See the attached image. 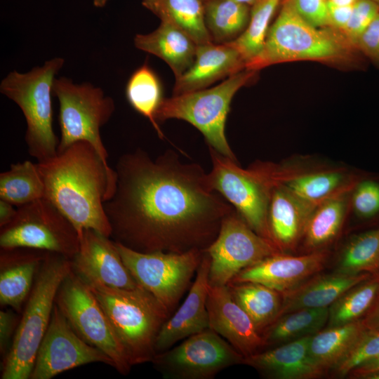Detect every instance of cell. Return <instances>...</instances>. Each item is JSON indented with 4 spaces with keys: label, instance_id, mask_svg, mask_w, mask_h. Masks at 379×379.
I'll list each match as a JSON object with an SVG mask.
<instances>
[{
    "label": "cell",
    "instance_id": "1",
    "mask_svg": "<svg viewBox=\"0 0 379 379\" xmlns=\"http://www.w3.org/2000/svg\"><path fill=\"white\" fill-rule=\"evenodd\" d=\"M117 183L104 208L113 241L142 253L206 250L234 207L200 164L168 149L155 159L145 150L121 155Z\"/></svg>",
    "mask_w": 379,
    "mask_h": 379
},
{
    "label": "cell",
    "instance_id": "2",
    "mask_svg": "<svg viewBox=\"0 0 379 379\" xmlns=\"http://www.w3.org/2000/svg\"><path fill=\"white\" fill-rule=\"evenodd\" d=\"M37 165L44 184V198L73 224L79 237L88 229L110 237L104 202L115 191L117 174L93 146L74 142Z\"/></svg>",
    "mask_w": 379,
    "mask_h": 379
},
{
    "label": "cell",
    "instance_id": "3",
    "mask_svg": "<svg viewBox=\"0 0 379 379\" xmlns=\"http://www.w3.org/2000/svg\"><path fill=\"white\" fill-rule=\"evenodd\" d=\"M94 293L131 366L152 361L157 335L171 313L142 286L117 288L87 284Z\"/></svg>",
    "mask_w": 379,
    "mask_h": 379
},
{
    "label": "cell",
    "instance_id": "4",
    "mask_svg": "<svg viewBox=\"0 0 379 379\" xmlns=\"http://www.w3.org/2000/svg\"><path fill=\"white\" fill-rule=\"evenodd\" d=\"M72 271L71 259L47 252L36 273L11 349L3 359L1 379H29L48 327L58 289Z\"/></svg>",
    "mask_w": 379,
    "mask_h": 379
},
{
    "label": "cell",
    "instance_id": "5",
    "mask_svg": "<svg viewBox=\"0 0 379 379\" xmlns=\"http://www.w3.org/2000/svg\"><path fill=\"white\" fill-rule=\"evenodd\" d=\"M65 60L54 58L27 73L11 72L1 82L0 91L21 109L27 123L25 140L29 154L38 162L58 154L53 129L51 94L55 76Z\"/></svg>",
    "mask_w": 379,
    "mask_h": 379
},
{
    "label": "cell",
    "instance_id": "6",
    "mask_svg": "<svg viewBox=\"0 0 379 379\" xmlns=\"http://www.w3.org/2000/svg\"><path fill=\"white\" fill-rule=\"evenodd\" d=\"M305 20L291 0H284L275 21L270 27L260 53L246 65L258 71L281 62L331 61L346 53L345 41L335 34Z\"/></svg>",
    "mask_w": 379,
    "mask_h": 379
},
{
    "label": "cell",
    "instance_id": "7",
    "mask_svg": "<svg viewBox=\"0 0 379 379\" xmlns=\"http://www.w3.org/2000/svg\"><path fill=\"white\" fill-rule=\"evenodd\" d=\"M255 72L244 69L214 87L164 98L156 121L184 120L204 135L209 147L237 161L225 136V123L234 95L251 81Z\"/></svg>",
    "mask_w": 379,
    "mask_h": 379
},
{
    "label": "cell",
    "instance_id": "8",
    "mask_svg": "<svg viewBox=\"0 0 379 379\" xmlns=\"http://www.w3.org/2000/svg\"><path fill=\"white\" fill-rule=\"evenodd\" d=\"M53 94L59 102L58 121L61 138L58 152L74 142L84 141L97 151L109 167L108 153L102 141L100 128L112 117L114 100L101 88L89 83L75 84L66 77L55 79Z\"/></svg>",
    "mask_w": 379,
    "mask_h": 379
},
{
    "label": "cell",
    "instance_id": "9",
    "mask_svg": "<svg viewBox=\"0 0 379 379\" xmlns=\"http://www.w3.org/2000/svg\"><path fill=\"white\" fill-rule=\"evenodd\" d=\"M1 248H32L72 259L79 248L73 224L48 199L17 207L14 219L1 227Z\"/></svg>",
    "mask_w": 379,
    "mask_h": 379
},
{
    "label": "cell",
    "instance_id": "10",
    "mask_svg": "<svg viewBox=\"0 0 379 379\" xmlns=\"http://www.w3.org/2000/svg\"><path fill=\"white\" fill-rule=\"evenodd\" d=\"M122 258L137 283L152 293L171 314L197 271L205 251L183 253H142L116 242Z\"/></svg>",
    "mask_w": 379,
    "mask_h": 379
},
{
    "label": "cell",
    "instance_id": "11",
    "mask_svg": "<svg viewBox=\"0 0 379 379\" xmlns=\"http://www.w3.org/2000/svg\"><path fill=\"white\" fill-rule=\"evenodd\" d=\"M208 147L212 169L208 174L212 188L234 206L253 230L273 242L268 222L272 187L257 162L244 169L237 161Z\"/></svg>",
    "mask_w": 379,
    "mask_h": 379
},
{
    "label": "cell",
    "instance_id": "12",
    "mask_svg": "<svg viewBox=\"0 0 379 379\" xmlns=\"http://www.w3.org/2000/svg\"><path fill=\"white\" fill-rule=\"evenodd\" d=\"M55 304L84 341L107 355L118 372L128 373L131 365L107 317L90 287L72 270L61 284Z\"/></svg>",
    "mask_w": 379,
    "mask_h": 379
},
{
    "label": "cell",
    "instance_id": "13",
    "mask_svg": "<svg viewBox=\"0 0 379 379\" xmlns=\"http://www.w3.org/2000/svg\"><path fill=\"white\" fill-rule=\"evenodd\" d=\"M244 361V357L211 328L157 353L152 361L165 379H212L222 370Z\"/></svg>",
    "mask_w": 379,
    "mask_h": 379
},
{
    "label": "cell",
    "instance_id": "14",
    "mask_svg": "<svg viewBox=\"0 0 379 379\" xmlns=\"http://www.w3.org/2000/svg\"><path fill=\"white\" fill-rule=\"evenodd\" d=\"M204 251L210 258L211 286L227 285L241 270L283 253L253 230L234 208L223 219L216 239Z\"/></svg>",
    "mask_w": 379,
    "mask_h": 379
},
{
    "label": "cell",
    "instance_id": "15",
    "mask_svg": "<svg viewBox=\"0 0 379 379\" xmlns=\"http://www.w3.org/2000/svg\"><path fill=\"white\" fill-rule=\"evenodd\" d=\"M95 362L113 367L107 355L75 332L55 302L29 379H51L64 371Z\"/></svg>",
    "mask_w": 379,
    "mask_h": 379
},
{
    "label": "cell",
    "instance_id": "16",
    "mask_svg": "<svg viewBox=\"0 0 379 379\" xmlns=\"http://www.w3.org/2000/svg\"><path fill=\"white\" fill-rule=\"evenodd\" d=\"M270 186L281 187L313 205L354 188L361 175L342 167L305 168L291 164L259 161Z\"/></svg>",
    "mask_w": 379,
    "mask_h": 379
},
{
    "label": "cell",
    "instance_id": "17",
    "mask_svg": "<svg viewBox=\"0 0 379 379\" xmlns=\"http://www.w3.org/2000/svg\"><path fill=\"white\" fill-rule=\"evenodd\" d=\"M71 262L72 272L86 284L124 289L141 286L123 262L115 241L93 230H83Z\"/></svg>",
    "mask_w": 379,
    "mask_h": 379
},
{
    "label": "cell",
    "instance_id": "18",
    "mask_svg": "<svg viewBox=\"0 0 379 379\" xmlns=\"http://www.w3.org/2000/svg\"><path fill=\"white\" fill-rule=\"evenodd\" d=\"M328 256L326 248L298 255L279 253L241 270L230 283H258L283 294L317 275Z\"/></svg>",
    "mask_w": 379,
    "mask_h": 379
},
{
    "label": "cell",
    "instance_id": "19",
    "mask_svg": "<svg viewBox=\"0 0 379 379\" xmlns=\"http://www.w3.org/2000/svg\"><path fill=\"white\" fill-rule=\"evenodd\" d=\"M206 307L209 328L225 339L244 358L265 348L262 335L234 300L227 285L209 286Z\"/></svg>",
    "mask_w": 379,
    "mask_h": 379
},
{
    "label": "cell",
    "instance_id": "20",
    "mask_svg": "<svg viewBox=\"0 0 379 379\" xmlns=\"http://www.w3.org/2000/svg\"><path fill=\"white\" fill-rule=\"evenodd\" d=\"M209 270L210 258L205 251L185 300L159 331L155 343L157 353L168 350L176 343L209 328L206 307L210 286Z\"/></svg>",
    "mask_w": 379,
    "mask_h": 379
},
{
    "label": "cell",
    "instance_id": "21",
    "mask_svg": "<svg viewBox=\"0 0 379 379\" xmlns=\"http://www.w3.org/2000/svg\"><path fill=\"white\" fill-rule=\"evenodd\" d=\"M246 61L230 43L197 45L191 67L175 79L173 95L208 88L244 69Z\"/></svg>",
    "mask_w": 379,
    "mask_h": 379
},
{
    "label": "cell",
    "instance_id": "22",
    "mask_svg": "<svg viewBox=\"0 0 379 379\" xmlns=\"http://www.w3.org/2000/svg\"><path fill=\"white\" fill-rule=\"evenodd\" d=\"M312 335L303 337L244 358V364L272 379H311L326 373L311 357Z\"/></svg>",
    "mask_w": 379,
    "mask_h": 379
},
{
    "label": "cell",
    "instance_id": "23",
    "mask_svg": "<svg viewBox=\"0 0 379 379\" xmlns=\"http://www.w3.org/2000/svg\"><path fill=\"white\" fill-rule=\"evenodd\" d=\"M1 249L0 302L20 311L47 252L27 248Z\"/></svg>",
    "mask_w": 379,
    "mask_h": 379
},
{
    "label": "cell",
    "instance_id": "24",
    "mask_svg": "<svg viewBox=\"0 0 379 379\" xmlns=\"http://www.w3.org/2000/svg\"><path fill=\"white\" fill-rule=\"evenodd\" d=\"M315 206L281 187L272 188L269 227L272 241L281 252L295 249L301 241L305 225Z\"/></svg>",
    "mask_w": 379,
    "mask_h": 379
},
{
    "label": "cell",
    "instance_id": "25",
    "mask_svg": "<svg viewBox=\"0 0 379 379\" xmlns=\"http://www.w3.org/2000/svg\"><path fill=\"white\" fill-rule=\"evenodd\" d=\"M371 276L368 273L346 274L338 272L314 276L281 294L282 303L278 317L302 308L329 307L347 291Z\"/></svg>",
    "mask_w": 379,
    "mask_h": 379
},
{
    "label": "cell",
    "instance_id": "26",
    "mask_svg": "<svg viewBox=\"0 0 379 379\" xmlns=\"http://www.w3.org/2000/svg\"><path fill=\"white\" fill-rule=\"evenodd\" d=\"M135 47L163 60L172 69L175 79L180 77L192 65L197 44L182 29L174 25L161 21L153 32L137 34Z\"/></svg>",
    "mask_w": 379,
    "mask_h": 379
},
{
    "label": "cell",
    "instance_id": "27",
    "mask_svg": "<svg viewBox=\"0 0 379 379\" xmlns=\"http://www.w3.org/2000/svg\"><path fill=\"white\" fill-rule=\"evenodd\" d=\"M352 190L336 194L314 206L301 240L305 253L325 249L335 239L350 206Z\"/></svg>",
    "mask_w": 379,
    "mask_h": 379
},
{
    "label": "cell",
    "instance_id": "28",
    "mask_svg": "<svg viewBox=\"0 0 379 379\" xmlns=\"http://www.w3.org/2000/svg\"><path fill=\"white\" fill-rule=\"evenodd\" d=\"M362 319L327 327L311 336L310 352L325 372L335 367L350 351L366 330Z\"/></svg>",
    "mask_w": 379,
    "mask_h": 379
},
{
    "label": "cell",
    "instance_id": "29",
    "mask_svg": "<svg viewBox=\"0 0 379 379\" xmlns=\"http://www.w3.org/2000/svg\"><path fill=\"white\" fill-rule=\"evenodd\" d=\"M142 5L188 34L197 45L211 43L205 24L203 0H142Z\"/></svg>",
    "mask_w": 379,
    "mask_h": 379
},
{
    "label": "cell",
    "instance_id": "30",
    "mask_svg": "<svg viewBox=\"0 0 379 379\" xmlns=\"http://www.w3.org/2000/svg\"><path fill=\"white\" fill-rule=\"evenodd\" d=\"M227 286L234 300L249 316L262 335L279 314L281 294L255 282L229 283Z\"/></svg>",
    "mask_w": 379,
    "mask_h": 379
},
{
    "label": "cell",
    "instance_id": "31",
    "mask_svg": "<svg viewBox=\"0 0 379 379\" xmlns=\"http://www.w3.org/2000/svg\"><path fill=\"white\" fill-rule=\"evenodd\" d=\"M328 319V307L302 308L278 317L262 333L264 347H275L323 329Z\"/></svg>",
    "mask_w": 379,
    "mask_h": 379
},
{
    "label": "cell",
    "instance_id": "32",
    "mask_svg": "<svg viewBox=\"0 0 379 379\" xmlns=\"http://www.w3.org/2000/svg\"><path fill=\"white\" fill-rule=\"evenodd\" d=\"M204 19L213 43L236 40L246 29L250 6L232 0H204Z\"/></svg>",
    "mask_w": 379,
    "mask_h": 379
},
{
    "label": "cell",
    "instance_id": "33",
    "mask_svg": "<svg viewBox=\"0 0 379 379\" xmlns=\"http://www.w3.org/2000/svg\"><path fill=\"white\" fill-rule=\"evenodd\" d=\"M126 97L131 106L147 118L159 137L164 135L155 119L163 98L161 82L155 72L146 63L135 69L126 86Z\"/></svg>",
    "mask_w": 379,
    "mask_h": 379
},
{
    "label": "cell",
    "instance_id": "34",
    "mask_svg": "<svg viewBox=\"0 0 379 379\" xmlns=\"http://www.w3.org/2000/svg\"><path fill=\"white\" fill-rule=\"evenodd\" d=\"M44 196V184L37 163L26 160L11 164L0 174V199L20 206Z\"/></svg>",
    "mask_w": 379,
    "mask_h": 379
},
{
    "label": "cell",
    "instance_id": "35",
    "mask_svg": "<svg viewBox=\"0 0 379 379\" xmlns=\"http://www.w3.org/2000/svg\"><path fill=\"white\" fill-rule=\"evenodd\" d=\"M379 295V274L354 286L328 307L327 327L362 319Z\"/></svg>",
    "mask_w": 379,
    "mask_h": 379
},
{
    "label": "cell",
    "instance_id": "36",
    "mask_svg": "<svg viewBox=\"0 0 379 379\" xmlns=\"http://www.w3.org/2000/svg\"><path fill=\"white\" fill-rule=\"evenodd\" d=\"M335 272L379 274V225L350 239L341 253Z\"/></svg>",
    "mask_w": 379,
    "mask_h": 379
},
{
    "label": "cell",
    "instance_id": "37",
    "mask_svg": "<svg viewBox=\"0 0 379 379\" xmlns=\"http://www.w3.org/2000/svg\"><path fill=\"white\" fill-rule=\"evenodd\" d=\"M281 1L259 0L251 6L249 22L245 31L236 40L230 42L246 64L262 51L270 22Z\"/></svg>",
    "mask_w": 379,
    "mask_h": 379
},
{
    "label": "cell",
    "instance_id": "38",
    "mask_svg": "<svg viewBox=\"0 0 379 379\" xmlns=\"http://www.w3.org/2000/svg\"><path fill=\"white\" fill-rule=\"evenodd\" d=\"M350 206L362 222L379 225V177L361 175L352 191Z\"/></svg>",
    "mask_w": 379,
    "mask_h": 379
},
{
    "label": "cell",
    "instance_id": "39",
    "mask_svg": "<svg viewBox=\"0 0 379 379\" xmlns=\"http://www.w3.org/2000/svg\"><path fill=\"white\" fill-rule=\"evenodd\" d=\"M379 356V331L366 329L356 344L331 371L343 378L362 362Z\"/></svg>",
    "mask_w": 379,
    "mask_h": 379
},
{
    "label": "cell",
    "instance_id": "40",
    "mask_svg": "<svg viewBox=\"0 0 379 379\" xmlns=\"http://www.w3.org/2000/svg\"><path fill=\"white\" fill-rule=\"evenodd\" d=\"M379 13V6L371 0H357L350 20L342 31L348 43L354 46L361 34Z\"/></svg>",
    "mask_w": 379,
    "mask_h": 379
},
{
    "label": "cell",
    "instance_id": "41",
    "mask_svg": "<svg viewBox=\"0 0 379 379\" xmlns=\"http://www.w3.org/2000/svg\"><path fill=\"white\" fill-rule=\"evenodd\" d=\"M296 11L317 27L329 26L326 0H291Z\"/></svg>",
    "mask_w": 379,
    "mask_h": 379
},
{
    "label": "cell",
    "instance_id": "42",
    "mask_svg": "<svg viewBox=\"0 0 379 379\" xmlns=\"http://www.w3.org/2000/svg\"><path fill=\"white\" fill-rule=\"evenodd\" d=\"M355 47L364 55L379 61V13L359 37Z\"/></svg>",
    "mask_w": 379,
    "mask_h": 379
},
{
    "label": "cell",
    "instance_id": "43",
    "mask_svg": "<svg viewBox=\"0 0 379 379\" xmlns=\"http://www.w3.org/2000/svg\"><path fill=\"white\" fill-rule=\"evenodd\" d=\"M17 314L12 310L0 312V352L4 358L8 353L18 324Z\"/></svg>",
    "mask_w": 379,
    "mask_h": 379
},
{
    "label": "cell",
    "instance_id": "44",
    "mask_svg": "<svg viewBox=\"0 0 379 379\" xmlns=\"http://www.w3.org/2000/svg\"><path fill=\"white\" fill-rule=\"evenodd\" d=\"M353 6H339L327 2L329 26L343 31L350 20Z\"/></svg>",
    "mask_w": 379,
    "mask_h": 379
},
{
    "label": "cell",
    "instance_id": "45",
    "mask_svg": "<svg viewBox=\"0 0 379 379\" xmlns=\"http://www.w3.org/2000/svg\"><path fill=\"white\" fill-rule=\"evenodd\" d=\"M379 371V356L369 359L356 368H354L347 376L354 378H362L364 375Z\"/></svg>",
    "mask_w": 379,
    "mask_h": 379
},
{
    "label": "cell",
    "instance_id": "46",
    "mask_svg": "<svg viewBox=\"0 0 379 379\" xmlns=\"http://www.w3.org/2000/svg\"><path fill=\"white\" fill-rule=\"evenodd\" d=\"M362 321L366 329L379 331V295Z\"/></svg>",
    "mask_w": 379,
    "mask_h": 379
},
{
    "label": "cell",
    "instance_id": "47",
    "mask_svg": "<svg viewBox=\"0 0 379 379\" xmlns=\"http://www.w3.org/2000/svg\"><path fill=\"white\" fill-rule=\"evenodd\" d=\"M13 204L0 199V228L9 224L15 218L17 208Z\"/></svg>",
    "mask_w": 379,
    "mask_h": 379
},
{
    "label": "cell",
    "instance_id": "48",
    "mask_svg": "<svg viewBox=\"0 0 379 379\" xmlns=\"http://www.w3.org/2000/svg\"><path fill=\"white\" fill-rule=\"evenodd\" d=\"M327 2L339 6H353L357 0H326Z\"/></svg>",
    "mask_w": 379,
    "mask_h": 379
},
{
    "label": "cell",
    "instance_id": "49",
    "mask_svg": "<svg viewBox=\"0 0 379 379\" xmlns=\"http://www.w3.org/2000/svg\"><path fill=\"white\" fill-rule=\"evenodd\" d=\"M234 1H237L238 3L248 6H253L255 3H257L259 0H232Z\"/></svg>",
    "mask_w": 379,
    "mask_h": 379
},
{
    "label": "cell",
    "instance_id": "50",
    "mask_svg": "<svg viewBox=\"0 0 379 379\" xmlns=\"http://www.w3.org/2000/svg\"><path fill=\"white\" fill-rule=\"evenodd\" d=\"M109 0H93V4L95 7L102 8L106 6Z\"/></svg>",
    "mask_w": 379,
    "mask_h": 379
},
{
    "label": "cell",
    "instance_id": "51",
    "mask_svg": "<svg viewBox=\"0 0 379 379\" xmlns=\"http://www.w3.org/2000/svg\"><path fill=\"white\" fill-rule=\"evenodd\" d=\"M362 379H379V371L364 375Z\"/></svg>",
    "mask_w": 379,
    "mask_h": 379
},
{
    "label": "cell",
    "instance_id": "52",
    "mask_svg": "<svg viewBox=\"0 0 379 379\" xmlns=\"http://www.w3.org/2000/svg\"><path fill=\"white\" fill-rule=\"evenodd\" d=\"M372 1H373L374 3H375L378 6H379V0H371Z\"/></svg>",
    "mask_w": 379,
    "mask_h": 379
},
{
    "label": "cell",
    "instance_id": "53",
    "mask_svg": "<svg viewBox=\"0 0 379 379\" xmlns=\"http://www.w3.org/2000/svg\"><path fill=\"white\" fill-rule=\"evenodd\" d=\"M203 1H204V0H203Z\"/></svg>",
    "mask_w": 379,
    "mask_h": 379
}]
</instances>
